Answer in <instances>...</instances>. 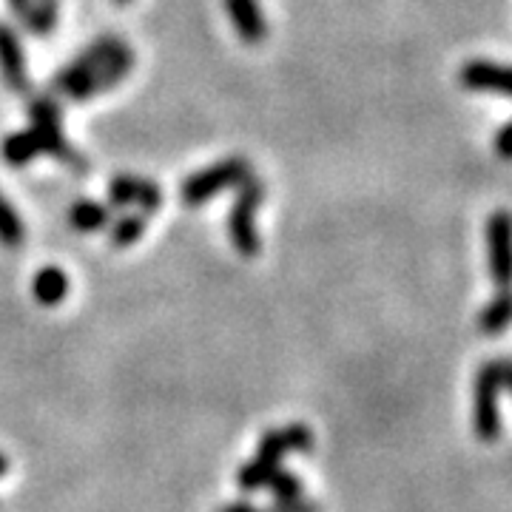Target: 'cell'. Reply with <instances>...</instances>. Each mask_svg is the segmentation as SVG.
<instances>
[{
	"instance_id": "cell-1",
	"label": "cell",
	"mask_w": 512,
	"mask_h": 512,
	"mask_svg": "<svg viewBox=\"0 0 512 512\" xmlns=\"http://www.w3.org/2000/svg\"><path fill=\"white\" fill-rule=\"evenodd\" d=\"M131 66H134V52L123 40L100 37L57 74L52 80V92L66 94L69 100H89L123 83Z\"/></svg>"
},
{
	"instance_id": "cell-2",
	"label": "cell",
	"mask_w": 512,
	"mask_h": 512,
	"mask_svg": "<svg viewBox=\"0 0 512 512\" xmlns=\"http://www.w3.org/2000/svg\"><path fill=\"white\" fill-rule=\"evenodd\" d=\"M251 165L242 157H228L222 163L211 165V168H202L197 174H191L183 185H180V200L188 208H200L202 202H208L211 197H217L225 188H237L248 177H251Z\"/></svg>"
},
{
	"instance_id": "cell-3",
	"label": "cell",
	"mask_w": 512,
	"mask_h": 512,
	"mask_svg": "<svg viewBox=\"0 0 512 512\" xmlns=\"http://www.w3.org/2000/svg\"><path fill=\"white\" fill-rule=\"evenodd\" d=\"M262 197H265V185L259 183V177H248L245 183L239 185L237 202L228 214V234H231V242L237 248L239 254L245 259H254L262 248L259 242V231H256V211L262 205Z\"/></svg>"
},
{
	"instance_id": "cell-4",
	"label": "cell",
	"mask_w": 512,
	"mask_h": 512,
	"mask_svg": "<svg viewBox=\"0 0 512 512\" xmlns=\"http://www.w3.org/2000/svg\"><path fill=\"white\" fill-rule=\"evenodd\" d=\"M498 393H501V384H498L495 362H484L473 379V433L484 444L501 439L504 421L498 410Z\"/></svg>"
},
{
	"instance_id": "cell-5",
	"label": "cell",
	"mask_w": 512,
	"mask_h": 512,
	"mask_svg": "<svg viewBox=\"0 0 512 512\" xmlns=\"http://www.w3.org/2000/svg\"><path fill=\"white\" fill-rule=\"evenodd\" d=\"M32 134H35L37 146L40 151H46V154H52L57 157L60 163L72 165V168H86L83 163V157L69 146V140L63 137V123H60V106H57L55 100L46 94V97H37L35 103H32Z\"/></svg>"
},
{
	"instance_id": "cell-6",
	"label": "cell",
	"mask_w": 512,
	"mask_h": 512,
	"mask_svg": "<svg viewBox=\"0 0 512 512\" xmlns=\"http://www.w3.org/2000/svg\"><path fill=\"white\" fill-rule=\"evenodd\" d=\"M487 259H490V276L498 291L512 288V214L495 211L487 220Z\"/></svg>"
},
{
	"instance_id": "cell-7",
	"label": "cell",
	"mask_w": 512,
	"mask_h": 512,
	"mask_svg": "<svg viewBox=\"0 0 512 512\" xmlns=\"http://www.w3.org/2000/svg\"><path fill=\"white\" fill-rule=\"evenodd\" d=\"M311 450V427H308V424H288V427H274V430H268V433L259 439L256 456L282 464V458L288 456V453H311Z\"/></svg>"
},
{
	"instance_id": "cell-8",
	"label": "cell",
	"mask_w": 512,
	"mask_h": 512,
	"mask_svg": "<svg viewBox=\"0 0 512 512\" xmlns=\"http://www.w3.org/2000/svg\"><path fill=\"white\" fill-rule=\"evenodd\" d=\"M458 80L470 92H490L512 97V66L490 63V60H470L461 66Z\"/></svg>"
},
{
	"instance_id": "cell-9",
	"label": "cell",
	"mask_w": 512,
	"mask_h": 512,
	"mask_svg": "<svg viewBox=\"0 0 512 512\" xmlns=\"http://www.w3.org/2000/svg\"><path fill=\"white\" fill-rule=\"evenodd\" d=\"M109 200L114 205H140L146 214L163 208V191L151 180L120 174L109 183Z\"/></svg>"
},
{
	"instance_id": "cell-10",
	"label": "cell",
	"mask_w": 512,
	"mask_h": 512,
	"mask_svg": "<svg viewBox=\"0 0 512 512\" xmlns=\"http://www.w3.org/2000/svg\"><path fill=\"white\" fill-rule=\"evenodd\" d=\"M0 74H3V83L15 94L29 92V72H26L23 46H20L18 35L6 23H0Z\"/></svg>"
},
{
	"instance_id": "cell-11",
	"label": "cell",
	"mask_w": 512,
	"mask_h": 512,
	"mask_svg": "<svg viewBox=\"0 0 512 512\" xmlns=\"http://www.w3.org/2000/svg\"><path fill=\"white\" fill-rule=\"evenodd\" d=\"M225 9L234 20V29L237 35L245 40V43H262L265 35H268V23H265V15L259 9L256 0H225Z\"/></svg>"
},
{
	"instance_id": "cell-12",
	"label": "cell",
	"mask_w": 512,
	"mask_h": 512,
	"mask_svg": "<svg viewBox=\"0 0 512 512\" xmlns=\"http://www.w3.org/2000/svg\"><path fill=\"white\" fill-rule=\"evenodd\" d=\"M69 276L63 274L57 265H46L35 274V282H32V293H35L37 305H46V308H55L60 305L66 296H69Z\"/></svg>"
},
{
	"instance_id": "cell-13",
	"label": "cell",
	"mask_w": 512,
	"mask_h": 512,
	"mask_svg": "<svg viewBox=\"0 0 512 512\" xmlns=\"http://www.w3.org/2000/svg\"><path fill=\"white\" fill-rule=\"evenodd\" d=\"M512 325V288L498 291L493 302L478 313V330L487 336H498Z\"/></svg>"
},
{
	"instance_id": "cell-14",
	"label": "cell",
	"mask_w": 512,
	"mask_h": 512,
	"mask_svg": "<svg viewBox=\"0 0 512 512\" xmlns=\"http://www.w3.org/2000/svg\"><path fill=\"white\" fill-rule=\"evenodd\" d=\"M69 225L80 234H94L109 225V205L94 200H77L69 208Z\"/></svg>"
},
{
	"instance_id": "cell-15",
	"label": "cell",
	"mask_w": 512,
	"mask_h": 512,
	"mask_svg": "<svg viewBox=\"0 0 512 512\" xmlns=\"http://www.w3.org/2000/svg\"><path fill=\"white\" fill-rule=\"evenodd\" d=\"M0 154H3V160L12 168H23V165H29L40 154V146H37L32 131H15V134H9L0 143Z\"/></svg>"
},
{
	"instance_id": "cell-16",
	"label": "cell",
	"mask_w": 512,
	"mask_h": 512,
	"mask_svg": "<svg viewBox=\"0 0 512 512\" xmlns=\"http://www.w3.org/2000/svg\"><path fill=\"white\" fill-rule=\"evenodd\" d=\"M279 467H282V464H276V461H268V458H259V456H256L254 461H248V464H242L237 473L239 490H242V493L265 490V487H268V481H271V476H274Z\"/></svg>"
},
{
	"instance_id": "cell-17",
	"label": "cell",
	"mask_w": 512,
	"mask_h": 512,
	"mask_svg": "<svg viewBox=\"0 0 512 512\" xmlns=\"http://www.w3.org/2000/svg\"><path fill=\"white\" fill-rule=\"evenodd\" d=\"M57 12H60V0H32L29 12L23 15V23L35 35H49L55 29Z\"/></svg>"
},
{
	"instance_id": "cell-18",
	"label": "cell",
	"mask_w": 512,
	"mask_h": 512,
	"mask_svg": "<svg viewBox=\"0 0 512 512\" xmlns=\"http://www.w3.org/2000/svg\"><path fill=\"white\" fill-rule=\"evenodd\" d=\"M143 234H146V214H128V217H120V220L109 228V239L114 248H128V245H134Z\"/></svg>"
},
{
	"instance_id": "cell-19",
	"label": "cell",
	"mask_w": 512,
	"mask_h": 512,
	"mask_svg": "<svg viewBox=\"0 0 512 512\" xmlns=\"http://www.w3.org/2000/svg\"><path fill=\"white\" fill-rule=\"evenodd\" d=\"M26 239V228H23V220L15 214V208L9 205V200L0 194V242L6 248H18Z\"/></svg>"
},
{
	"instance_id": "cell-20",
	"label": "cell",
	"mask_w": 512,
	"mask_h": 512,
	"mask_svg": "<svg viewBox=\"0 0 512 512\" xmlns=\"http://www.w3.org/2000/svg\"><path fill=\"white\" fill-rule=\"evenodd\" d=\"M268 490L276 495V498H296V495H302V478L296 476V473H288V470H276L271 481H268Z\"/></svg>"
},
{
	"instance_id": "cell-21",
	"label": "cell",
	"mask_w": 512,
	"mask_h": 512,
	"mask_svg": "<svg viewBox=\"0 0 512 512\" xmlns=\"http://www.w3.org/2000/svg\"><path fill=\"white\" fill-rule=\"evenodd\" d=\"M268 512H322V507L313 498L296 495V498H276Z\"/></svg>"
},
{
	"instance_id": "cell-22",
	"label": "cell",
	"mask_w": 512,
	"mask_h": 512,
	"mask_svg": "<svg viewBox=\"0 0 512 512\" xmlns=\"http://www.w3.org/2000/svg\"><path fill=\"white\" fill-rule=\"evenodd\" d=\"M495 154L501 157V160H512V120L507 126L498 128V134H495Z\"/></svg>"
},
{
	"instance_id": "cell-23",
	"label": "cell",
	"mask_w": 512,
	"mask_h": 512,
	"mask_svg": "<svg viewBox=\"0 0 512 512\" xmlns=\"http://www.w3.org/2000/svg\"><path fill=\"white\" fill-rule=\"evenodd\" d=\"M495 373H498V384L501 390H507L512 396V359H493Z\"/></svg>"
},
{
	"instance_id": "cell-24",
	"label": "cell",
	"mask_w": 512,
	"mask_h": 512,
	"mask_svg": "<svg viewBox=\"0 0 512 512\" xmlns=\"http://www.w3.org/2000/svg\"><path fill=\"white\" fill-rule=\"evenodd\" d=\"M220 512H262V510H256L254 504H228V507H222Z\"/></svg>"
},
{
	"instance_id": "cell-25",
	"label": "cell",
	"mask_w": 512,
	"mask_h": 512,
	"mask_svg": "<svg viewBox=\"0 0 512 512\" xmlns=\"http://www.w3.org/2000/svg\"><path fill=\"white\" fill-rule=\"evenodd\" d=\"M6 473H9V458L0 453V478L6 476Z\"/></svg>"
},
{
	"instance_id": "cell-26",
	"label": "cell",
	"mask_w": 512,
	"mask_h": 512,
	"mask_svg": "<svg viewBox=\"0 0 512 512\" xmlns=\"http://www.w3.org/2000/svg\"><path fill=\"white\" fill-rule=\"evenodd\" d=\"M117 3H128V0H117Z\"/></svg>"
}]
</instances>
